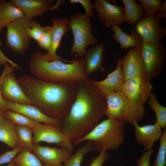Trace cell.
<instances>
[{
  "mask_svg": "<svg viewBox=\"0 0 166 166\" xmlns=\"http://www.w3.org/2000/svg\"><path fill=\"white\" fill-rule=\"evenodd\" d=\"M89 77L77 82L76 99L61 129L73 144L89 133L105 115L106 96Z\"/></svg>",
  "mask_w": 166,
  "mask_h": 166,
  "instance_id": "obj_1",
  "label": "cell"
},
{
  "mask_svg": "<svg viewBox=\"0 0 166 166\" xmlns=\"http://www.w3.org/2000/svg\"><path fill=\"white\" fill-rule=\"evenodd\" d=\"M18 83L31 104L47 116L61 121L68 114L77 96V82L54 83L23 75Z\"/></svg>",
  "mask_w": 166,
  "mask_h": 166,
  "instance_id": "obj_2",
  "label": "cell"
},
{
  "mask_svg": "<svg viewBox=\"0 0 166 166\" xmlns=\"http://www.w3.org/2000/svg\"><path fill=\"white\" fill-rule=\"evenodd\" d=\"M43 53L40 51L33 53L28 63L29 71L38 79L62 83L77 82L89 77L85 72L83 59H74L68 63L61 60L49 61L44 58Z\"/></svg>",
  "mask_w": 166,
  "mask_h": 166,
  "instance_id": "obj_3",
  "label": "cell"
},
{
  "mask_svg": "<svg viewBox=\"0 0 166 166\" xmlns=\"http://www.w3.org/2000/svg\"><path fill=\"white\" fill-rule=\"evenodd\" d=\"M125 124L108 118L100 122L89 133L73 144L76 146L91 140L94 150L100 152L118 148L124 139Z\"/></svg>",
  "mask_w": 166,
  "mask_h": 166,
  "instance_id": "obj_4",
  "label": "cell"
},
{
  "mask_svg": "<svg viewBox=\"0 0 166 166\" xmlns=\"http://www.w3.org/2000/svg\"><path fill=\"white\" fill-rule=\"evenodd\" d=\"M106 109L105 115L124 124H132L142 120L145 111L143 105L130 100L121 92L105 96Z\"/></svg>",
  "mask_w": 166,
  "mask_h": 166,
  "instance_id": "obj_5",
  "label": "cell"
},
{
  "mask_svg": "<svg viewBox=\"0 0 166 166\" xmlns=\"http://www.w3.org/2000/svg\"><path fill=\"white\" fill-rule=\"evenodd\" d=\"M68 24L73 37L70 52L82 57L85 54L87 46L97 44L98 42L92 32L93 26L90 18L84 14L77 13L70 16Z\"/></svg>",
  "mask_w": 166,
  "mask_h": 166,
  "instance_id": "obj_6",
  "label": "cell"
},
{
  "mask_svg": "<svg viewBox=\"0 0 166 166\" xmlns=\"http://www.w3.org/2000/svg\"><path fill=\"white\" fill-rule=\"evenodd\" d=\"M30 21L24 17L6 26V43L14 53L23 54L28 49L31 39L28 31Z\"/></svg>",
  "mask_w": 166,
  "mask_h": 166,
  "instance_id": "obj_7",
  "label": "cell"
},
{
  "mask_svg": "<svg viewBox=\"0 0 166 166\" xmlns=\"http://www.w3.org/2000/svg\"><path fill=\"white\" fill-rule=\"evenodd\" d=\"M141 45L145 75L151 80L163 71L165 63V49L161 42L153 44L142 41Z\"/></svg>",
  "mask_w": 166,
  "mask_h": 166,
  "instance_id": "obj_8",
  "label": "cell"
},
{
  "mask_svg": "<svg viewBox=\"0 0 166 166\" xmlns=\"http://www.w3.org/2000/svg\"><path fill=\"white\" fill-rule=\"evenodd\" d=\"M163 17L159 13L142 16L135 24L142 41L153 44L161 42L166 31L161 25Z\"/></svg>",
  "mask_w": 166,
  "mask_h": 166,
  "instance_id": "obj_9",
  "label": "cell"
},
{
  "mask_svg": "<svg viewBox=\"0 0 166 166\" xmlns=\"http://www.w3.org/2000/svg\"><path fill=\"white\" fill-rule=\"evenodd\" d=\"M14 68L9 63L5 64L1 74V91L2 96L5 100L14 103L31 104L15 76Z\"/></svg>",
  "mask_w": 166,
  "mask_h": 166,
  "instance_id": "obj_10",
  "label": "cell"
},
{
  "mask_svg": "<svg viewBox=\"0 0 166 166\" xmlns=\"http://www.w3.org/2000/svg\"><path fill=\"white\" fill-rule=\"evenodd\" d=\"M150 80L145 75L129 79L124 82L121 92L132 101L143 105L152 93L153 87Z\"/></svg>",
  "mask_w": 166,
  "mask_h": 166,
  "instance_id": "obj_11",
  "label": "cell"
},
{
  "mask_svg": "<svg viewBox=\"0 0 166 166\" xmlns=\"http://www.w3.org/2000/svg\"><path fill=\"white\" fill-rule=\"evenodd\" d=\"M32 129L34 143L43 141L54 144L59 147L74 151L73 144L61 131L60 127L40 123Z\"/></svg>",
  "mask_w": 166,
  "mask_h": 166,
  "instance_id": "obj_12",
  "label": "cell"
},
{
  "mask_svg": "<svg viewBox=\"0 0 166 166\" xmlns=\"http://www.w3.org/2000/svg\"><path fill=\"white\" fill-rule=\"evenodd\" d=\"M93 6L97 12L99 21L106 27L110 28L125 22L124 7L111 4L105 0H95Z\"/></svg>",
  "mask_w": 166,
  "mask_h": 166,
  "instance_id": "obj_13",
  "label": "cell"
},
{
  "mask_svg": "<svg viewBox=\"0 0 166 166\" xmlns=\"http://www.w3.org/2000/svg\"><path fill=\"white\" fill-rule=\"evenodd\" d=\"M52 26L50 31L52 38L51 49L47 53H43L44 58L49 61L61 60L65 62H71L72 60H65L62 59L56 54L57 49L59 48L62 38L70 30L69 26V19L66 17L57 19L51 18Z\"/></svg>",
  "mask_w": 166,
  "mask_h": 166,
  "instance_id": "obj_14",
  "label": "cell"
},
{
  "mask_svg": "<svg viewBox=\"0 0 166 166\" xmlns=\"http://www.w3.org/2000/svg\"><path fill=\"white\" fill-rule=\"evenodd\" d=\"M121 59L124 81L136 76L145 75L141 44L130 50Z\"/></svg>",
  "mask_w": 166,
  "mask_h": 166,
  "instance_id": "obj_15",
  "label": "cell"
},
{
  "mask_svg": "<svg viewBox=\"0 0 166 166\" xmlns=\"http://www.w3.org/2000/svg\"><path fill=\"white\" fill-rule=\"evenodd\" d=\"M67 148L40 145L34 143L32 152L44 164L56 165L61 164L72 154Z\"/></svg>",
  "mask_w": 166,
  "mask_h": 166,
  "instance_id": "obj_16",
  "label": "cell"
},
{
  "mask_svg": "<svg viewBox=\"0 0 166 166\" xmlns=\"http://www.w3.org/2000/svg\"><path fill=\"white\" fill-rule=\"evenodd\" d=\"M9 110L23 114L39 123L61 126L62 121L51 118L44 114L39 109L31 104H20L6 100Z\"/></svg>",
  "mask_w": 166,
  "mask_h": 166,
  "instance_id": "obj_17",
  "label": "cell"
},
{
  "mask_svg": "<svg viewBox=\"0 0 166 166\" xmlns=\"http://www.w3.org/2000/svg\"><path fill=\"white\" fill-rule=\"evenodd\" d=\"M132 124L135 129L136 142L142 145L146 151L152 149L155 142L160 139L163 132L162 128L156 122L153 124L140 126L135 121Z\"/></svg>",
  "mask_w": 166,
  "mask_h": 166,
  "instance_id": "obj_18",
  "label": "cell"
},
{
  "mask_svg": "<svg viewBox=\"0 0 166 166\" xmlns=\"http://www.w3.org/2000/svg\"><path fill=\"white\" fill-rule=\"evenodd\" d=\"M121 61V59L118 60L116 69L109 73L105 79L100 81H93L96 86L105 96L121 92L124 82Z\"/></svg>",
  "mask_w": 166,
  "mask_h": 166,
  "instance_id": "obj_19",
  "label": "cell"
},
{
  "mask_svg": "<svg viewBox=\"0 0 166 166\" xmlns=\"http://www.w3.org/2000/svg\"><path fill=\"white\" fill-rule=\"evenodd\" d=\"M10 2L21 10L25 17L30 21L34 18L42 16L53 7L52 0H11Z\"/></svg>",
  "mask_w": 166,
  "mask_h": 166,
  "instance_id": "obj_20",
  "label": "cell"
},
{
  "mask_svg": "<svg viewBox=\"0 0 166 166\" xmlns=\"http://www.w3.org/2000/svg\"><path fill=\"white\" fill-rule=\"evenodd\" d=\"M105 47L103 45H97L86 51L84 66L86 75L89 76L97 72H104L103 65Z\"/></svg>",
  "mask_w": 166,
  "mask_h": 166,
  "instance_id": "obj_21",
  "label": "cell"
},
{
  "mask_svg": "<svg viewBox=\"0 0 166 166\" xmlns=\"http://www.w3.org/2000/svg\"><path fill=\"white\" fill-rule=\"evenodd\" d=\"M110 28L114 33L112 35L113 40L119 44L121 50L133 48L141 44L142 40L136 30H131L128 34L123 31L118 25Z\"/></svg>",
  "mask_w": 166,
  "mask_h": 166,
  "instance_id": "obj_22",
  "label": "cell"
},
{
  "mask_svg": "<svg viewBox=\"0 0 166 166\" xmlns=\"http://www.w3.org/2000/svg\"><path fill=\"white\" fill-rule=\"evenodd\" d=\"M25 17L23 12L10 1L0 3V33L9 24Z\"/></svg>",
  "mask_w": 166,
  "mask_h": 166,
  "instance_id": "obj_23",
  "label": "cell"
},
{
  "mask_svg": "<svg viewBox=\"0 0 166 166\" xmlns=\"http://www.w3.org/2000/svg\"><path fill=\"white\" fill-rule=\"evenodd\" d=\"M16 126L14 123L6 117L0 125V141L13 149L19 146Z\"/></svg>",
  "mask_w": 166,
  "mask_h": 166,
  "instance_id": "obj_24",
  "label": "cell"
},
{
  "mask_svg": "<svg viewBox=\"0 0 166 166\" xmlns=\"http://www.w3.org/2000/svg\"><path fill=\"white\" fill-rule=\"evenodd\" d=\"M125 10V22L131 25L135 24L144 14L140 4L134 0H122Z\"/></svg>",
  "mask_w": 166,
  "mask_h": 166,
  "instance_id": "obj_25",
  "label": "cell"
},
{
  "mask_svg": "<svg viewBox=\"0 0 166 166\" xmlns=\"http://www.w3.org/2000/svg\"><path fill=\"white\" fill-rule=\"evenodd\" d=\"M16 131L19 145L22 149L32 152L34 143L32 128L26 126L16 125Z\"/></svg>",
  "mask_w": 166,
  "mask_h": 166,
  "instance_id": "obj_26",
  "label": "cell"
},
{
  "mask_svg": "<svg viewBox=\"0 0 166 166\" xmlns=\"http://www.w3.org/2000/svg\"><path fill=\"white\" fill-rule=\"evenodd\" d=\"M93 150L94 148L92 142L87 140L83 145L63 162L64 166H81L85 156Z\"/></svg>",
  "mask_w": 166,
  "mask_h": 166,
  "instance_id": "obj_27",
  "label": "cell"
},
{
  "mask_svg": "<svg viewBox=\"0 0 166 166\" xmlns=\"http://www.w3.org/2000/svg\"><path fill=\"white\" fill-rule=\"evenodd\" d=\"M147 103L153 110L156 117V121L164 130L166 127V107L160 104L154 93H152Z\"/></svg>",
  "mask_w": 166,
  "mask_h": 166,
  "instance_id": "obj_28",
  "label": "cell"
},
{
  "mask_svg": "<svg viewBox=\"0 0 166 166\" xmlns=\"http://www.w3.org/2000/svg\"><path fill=\"white\" fill-rule=\"evenodd\" d=\"M13 160L16 166H43L32 152L23 149Z\"/></svg>",
  "mask_w": 166,
  "mask_h": 166,
  "instance_id": "obj_29",
  "label": "cell"
},
{
  "mask_svg": "<svg viewBox=\"0 0 166 166\" xmlns=\"http://www.w3.org/2000/svg\"><path fill=\"white\" fill-rule=\"evenodd\" d=\"M4 114L6 118L16 125L26 126L32 129L40 123L23 114L9 110L4 112Z\"/></svg>",
  "mask_w": 166,
  "mask_h": 166,
  "instance_id": "obj_30",
  "label": "cell"
},
{
  "mask_svg": "<svg viewBox=\"0 0 166 166\" xmlns=\"http://www.w3.org/2000/svg\"><path fill=\"white\" fill-rule=\"evenodd\" d=\"M160 145L152 166L166 165V130H164L160 139Z\"/></svg>",
  "mask_w": 166,
  "mask_h": 166,
  "instance_id": "obj_31",
  "label": "cell"
},
{
  "mask_svg": "<svg viewBox=\"0 0 166 166\" xmlns=\"http://www.w3.org/2000/svg\"><path fill=\"white\" fill-rule=\"evenodd\" d=\"M145 15L159 13L161 10V0H139Z\"/></svg>",
  "mask_w": 166,
  "mask_h": 166,
  "instance_id": "obj_32",
  "label": "cell"
},
{
  "mask_svg": "<svg viewBox=\"0 0 166 166\" xmlns=\"http://www.w3.org/2000/svg\"><path fill=\"white\" fill-rule=\"evenodd\" d=\"M45 30V26L42 27L36 20H31L30 27L28 31L31 38L33 39L38 42L41 39Z\"/></svg>",
  "mask_w": 166,
  "mask_h": 166,
  "instance_id": "obj_33",
  "label": "cell"
},
{
  "mask_svg": "<svg viewBox=\"0 0 166 166\" xmlns=\"http://www.w3.org/2000/svg\"><path fill=\"white\" fill-rule=\"evenodd\" d=\"M45 31L38 43L40 49H44L49 52L51 49L52 45L51 26H45Z\"/></svg>",
  "mask_w": 166,
  "mask_h": 166,
  "instance_id": "obj_34",
  "label": "cell"
},
{
  "mask_svg": "<svg viewBox=\"0 0 166 166\" xmlns=\"http://www.w3.org/2000/svg\"><path fill=\"white\" fill-rule=\"evenodd\" d=\"M22 148L18 146L11 150L8 151L0 156V165L10 163L21 151Z\"/></svg>",
  "mask_w": 166,
  "mask_h": 166,
  "instance_id": "obj_35",
  "label": "cell"
},
{
  "mask_svg": "<svg viewBox=\"0 0 166 166\" xmlns=\"http://www.w3.org/2000/svg\"><path fill=\"white\" fill-rule=\"evenodd\" d=\"M69 2L71 4H81L85 9V15L90 18L95 17L94 6L89 0H70Z\"/></svg>",
  "mask_w": 166,
  "mask_h": 166,
  "instance_id": "obj_36",
  "label": "cell"
},
{
  "mask_svg": "<svg viewBox=\"0 0 166 166\" xmlns=\"http://www.w3.org/2000/svg\"><path fill=\"white\" fill-rule=\"evenodd\" d=\"M154 151L151 149L143 153L140 157L136 160L137 166H150V158Z\"/></svg>",
  "mask_w": 166,
  "mask_h": 166,
  "instance_id": "obj_37",
  "label": "cell"
},
{
  "mask_svg": "<svg viewBox=\"0 0 166 166\" xmlns=\"http://www.w3.org/2000/svg\"><path fill=\"white\" fill-rule=\"evenodd\" d=\"M109 156V153L106 151L100 152L98 156L95 158H93L89 166H102L104 163L108 159Z\"/></svg>",
  "mask_w": 166,
  "mask_h": 166,
  "instance_id": "obj_38",
  "label": "cell"
},
{
  "mask_svg": "<svg viewBox=\"0 0 166 166\" xmlns=\"http://www.w3.org/2000/svg\"><path fill=\"white\" fill-rule=\"evenodd\" d=\"M1 45V43L0 42V46ZM10 64L11 65L16 68L18 69H19L20 67L18 66V64H16L10 60L3 53L0 49V64L4 65L6 63Z\"/></svg>",
  "mask_w": 166,
  "mask_h": 166,
  "instance_id": "obj_39",
  "label": "cell"
},
{
  "mask_svg": "<svg viewBox=\"0 0 166 166\" xmlns=\"http://www.w3.org/2000/svg\"><path fill=\"white\" fill-rule=\"evenodd\" d=\"M2 78V75L0 76V110L3 111H6L8 109L5 100L2 96L1 91V81Z\"/></svg>",
  "mask_w": 166,
  "mask_h": 166,
  "instance_id": "obj_40",
  "label": "cell"
},
{
  "mask_svg": "<svg viewBox=\"0 0 166 166\" xmlns=\"http://www.w3.org/2000/svg\"><path fill=\"white\" fill-rule=\"evenodd\" d=\"M163 18L166 19V0H163L162 2L161 9L159 13Z\"/></svg>",
  "mask_w": 166,
  "mask_h": 166,
  "instance_id": "obj_41",
  "label": "cell"
},
{
  "mask_svg": "<svg viewBox=\"0 0 166 166\" xmlns=\"http://www.w3.org/2000/svg\"><path fill=\"white\" fill-rule=\"evenodd\" d=\"M3 111L0 110V125L5 118Z\"/></svg>",
  "mask_w": 166,
  "mask_h": 166,
  "instance_id": "obj_42",
  "label": "cell"
},
{
  "mask_svg": "<svg viewBox=\"0 0 166 166\" xmlns=\"http://www.w3.org/2000/svg\"><path fill=\"white\" fill-rule=\"evenodd\" d=\"M7 166H16L13 161V160L9 163Z\"/></svg>",
  "mask_w": 166,
  "mask_h": 166,
  "instance_id": "obj_43",
  "label": "cell"
},
{
  "mask_svg": "<svg viewBox=\"0 0 166 166\" xmlns=\"http://www.w3.org/2000/svg\"><path fill=\"white\" fill-rule=\"evenodd\" d=\"M43 166H62L61 165V164L59 165H53L46 164H43Z\"/></svg>",
  "mask_w": 166,
  "mask_h": 166,
  "instance_id": "obj_44",
  "label": "cell"
},
{
  "mask_svg": "<svg viewBox=\"0 0 166 166\" xmlns=\"http://www.w3.org/2000/svg\"><path fill=\"white\" fill-rule=\"evenodd\" d=\"M1 1H0V2H1Z\"/></svg>",
  "mask_w": 166,
  "mask_h": 166,
  "instance_id": "obj_45",
  "label": "cell"
}]
</instances>
